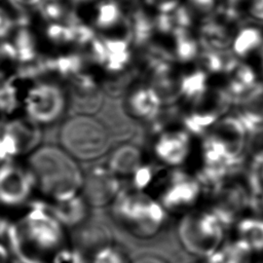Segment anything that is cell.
Instances as JSON below:
<instances>
[{
    "mask_svg": "<svg viewBox=\"0 0 263 263\" xmlns=\"http://www.w3.org/2000/svg\"><path fill=\"white\" fill-rule=\"evenodd\" d=\"M28 167L32 172L36 187L50 201L72 198L83 188L84 176L75 160L64 148L42 145L30 153Z\"/></svg>",
    "mask_w": 263,
    "mask_h": 263,
    "instance_id": "cell-1",
    "label": "cell"
},
{
    "mask_svg": "<svg viewBox=\"0 0 263 263\" xmlns=\"http://www.w3.org/2000/svg\"><path fill=\"white\" fill-rule=\"evenodd\" d=\"M115 220L139 238L155 236L165 223L167 212L145 191L122 189L112 203Z\"/></svg>",
    "mask_w": 263,
    "mask_h": 263,
    "instance_id": "cell-2",
    "label": "cell"
},
{
    "mask_svg": "<svg viewBox=\"0 0 263 263\" xmlns=\"http://www.w3.org/2000/svg\"><path fill=\"white\" fill-rule=\"evenodd\" d=\"M225 228L209 209L195 208L181 216L177 235L187 253L208 259L224 245Z\"/></svg>",
    "mask_w": 263,
    "mask_h": 263,
    "instance_id": "cell-3",
    "label": "cell"
},
{
    "mask_svg": "<svg viewBox=\"0 0 263 263\" xmlns=\"http://www.w3.org/2000/svg\"><path fill=\"white\" fill-rule=\"evenodd\" d=\"M59 140L75 159L95 160L103 156L109 147V135L105 125L87 114L74 115L62 124Z\"/></svg>",
    "mask_w": 263,
    "mask_h": 263,
    "instance_id": "cell-4",
    "label": "cell"
},
{
    "mask_svg": "<svg viewBox=\"0 0 263 263\" xmlns=\"http://www.w3.org/2000/svg\"><path fill=\"white\" fill-rule=\"evenodd\" d=\"M234 100L224 85L211 84L197 99L186 103L181 116L182 127L193 137H202L220 118L230 113Z\"/></svg>",
    "mask_w": 263,
    "mask_h": 263,
    "instance_id": "cell-5",
    "label": "cell"
},
{
    "mask_svg": "<svg viewBox=\"0 0 263 263\" xmlns=\"http://www.w3.org/2000/svg\"><path fill=\"white\" fill-rule=\"evenodd\" d=\"M239 175L227 178L204 190L208 196L206 209L225 227L234 226L251 210V193L246 175Z\"/></svg>",
    "mask_w": 263,
    "mask_h": 263,
    "instance_id": "cell-6",
    "label": "cell"
},
{
    "mask_svg": "<svg viewBox=\"0 0 263 263\" xmlns=\"http://www.w3.org/2000/svg\"><path fill=\"white\" fill-rule=\"evenodd\" d=\"M23 107L26 116L39 125L59 120L67 107L65 90L55 82L35 80L25 89Z\"/></svg>",
    "mask_w": 263,
    "mask_h": 263,
    "instance_id": "cell-7",
    "label": "cell"
},
{
    "mask_svg": "<svg viewBox=\"0 0 263 263\" xmlns=\"http://www.w3.org/2000/svg\"><path fill=\"white\" fill-rule=\"evenodd\" d=\"M204 188L195 174L173 168L161 179L158 201L166 212L185 214L196 208Z\"/></svg>",
    "mask_w": 263,
    "mask_h": 263,
    "instance_id": "cell-8",
    "label": "cell"
},
{
    "mask_svg": "<svg viewBox=\"0 0 263 263\" xmlns=\"http://www.w3.org/2000/svg\"><path fill=\"white\" fill-rule=\"evenodd\" d=\"M35 186V178L29 167L13 161L0 164V204L7 208L24 204Z\"/></svg>",
    "mask_w": 263,
    "mask_h": 263,
    "instance_id": "cell-9",
    "label": "cell"
},
{
    "mask_svg": "<svg viewBox=\"0 0 263 263\" xmlns=\"http://www.w3.org/2000/svg\"><path fill=\"white\" fill-rule=\"evenodd\" d=\"M192 137L184 127L162 129L153 143L156 159L168 167H181L191 156Z\"/></svg>",
    "mask_w": 263,
    "mask_h": 263,
    "instance_id": "cell-10",
    "label": "cell"
},
{
    "mask_svg": "<svg viewBox=\"0 0 263 263\" xmlns=\"http://www.w3.org/2000/svg\"><path fill=\"white\" fill-rule=\"evenodd\" d=\"M121 190L119 177L108 165H95L84 176L83 197L92 206L102 208L112 204Z\"/></svg>",
    "mask_w": 263,
    "mask_h": 263,
    "instance_id": "cell-11",
    "label": "cell"
},
{
    "mask_svg": "<svg viewBox=\"0 0 263 263\" xmlns=\"http://www.w3.org/2000/svg\"><path fill=\"white\" fill-rule=\"evenodd\" d=\"M229 22L219 13L206 16L199 28L198 39L202 48L217 51L231 50L235 33Z\"/></svg>",
    "mask_w": 263,
    "mask_h": 263,
    "instance_id": "cell-12",
    "label": "cell"
},
{
    "mask_svg": "<svg viewBox=\"0 0 263 263\" xmlns=\"http://www.w3.org/2000/svg\"><path fill=\"white\" fill-rule=\"evenodd\" d=\"M126 106L133 117L156 122L164 105L159 95L150 84H143L130 91L126 100Z\"/></svg>",
    "mask_w": 263,
    "mask_h": 263,
    "instance_id": "cell-13",
    "label": "cell"
},
{
    "mask_svg": "<svg viewBox=\"0 0 263 263\" xmlns=\"http://www.w3.org/2000/svg\"><path fill=\"white\" fill-rule=\"evenodd\" d=\"M260 77L255 69L246 61L238 60L224 75L223 85L234 100L241 98L260 82Z\"/></svg>",
    "mask_w": 263,
    "mask_h": 263,
    "instance_id": "cell-14",
    "label": "cell"
},
{
    "mask_svg": "<svg viewBox=\"0 0 263 263\" xmlns=\"http://www.w3.org/2000/svg\"><path fill=\"white\" fill-rule=\"evenodd\" d=\"M235 114L242 120L249 132L263 126V81L235 101Z\"/></svg>",
    "mask_w": 263,
    "mask_h": 263,
    "instance_id": "cell-15",
    "label": "cell"
},
{
    "mask_svg": "<svg viewBox=\"0 0 263 263\" xmlns=\"http://www.w3.org/2000/svg\"><path fill=\"white\" fill-rule=\"evenodd\" d=\"M142 151L133 144L118 146L110 155L108 166L119 178L132 177L133 174L143 164Z\"/></svg>",
    "mask_w": 263,
    "mask_h": 263,
    "instance_id": "cell-16",
    "label": "cell"
},
{
    "mask_svg": "<svg viewBox=\"0 0 263 263\" xmlns=\"http://www.w3.org/2000/svg\"><path fill=\"white\" fill-rule=\"evenodd\" d=\"M4 125L16 138L23 154L32 153L40 146L42 138L40 125L27 116L9 119Z\"/></svg>",
    "mask_w": 263,
    "mask_h": 263,
    "instance_id": "cell-17",
    "label": "cell"
},
{
    "mask_svg": "<svg viewBox=\"0 0 263 263\" xmlns=\"http://www.w3.org/2000/svg\"><path fill=\"white\" fill-rule=\"evenodd\" d=\"M48 204L65 228L78 226L87 217V201L80 194L66 200L50 201Z\"/></svg>",
    "mask_w": 263,
    "mask_h": 263,
    "instance_id": "cell-18",
    "label": "cell"
},
{
    "mask_svg": "<svg viewBox=\"0 0 263 263\" xmlns=\"http://www.w3.org/2000/svg\"><path fill=\"white\" fill-rule=\"evenodd\" d=\"M233 227L235 238L246 243L253 253L263 252V216L247 214Z\"/></svg>",
    "mask_w": 263,
    "mask_h": 263,
    "instance_id": "cell-19",
    "label": "cell"
},
{
    "mask_svg": "<svg viewBox=\"0 0 263 263\" xmlns=\"http://www.w3.org/2000/svg\"><path fill=\"white\" fill-rule=\"evenodd\" d=\"M263 49V30L256 26H245L235 33L231 51L239 60L246 61Z\"/></svg>",
    "mask_w": 263,
    "mask_h": 263,
    "instance_id": "cell-20",
    "label": "cell"
},
{
    "mask_svg": "<svg viewBox=\"0 0 263 263\" xmlns=\"http://www.w3.org/2000/svg\"><path fill=\"white\" fill-rule=\"evenodd\" d=\"M107 49L104 69L112 74L122 72L132 60V52L128 47V40L121 37L103 38Z\"/></svg>",
    "mask_w": 263,
    "mask_h": 263,
    "instance_id": "cell-21",
    "label": "cell"
},
{
    "mask_svg": "<svg viewBox=\"0 0 263 263\" xmlns=\"http://www.w3.org/2000/svg\"><path fill=\"white\" fill-rule=\"evenodd\" d=\"M174 38L173 54L175 61L182 64L197 61L202 50V46L198 37H194L190 29L178 28L172 34Z\"/></svg>",
    "mask_w": 263,
    "mask_h": 263,
    "instance_id": "cell-22",
    "label": "cell"
},
{
    "mask_svg": "<svg viewBox=\"0 0 263 263\" xmlns=\"http://www.w3.org/2000/svg\"><path fill=\"white\" fill-rule=\"evenodd\" d=\"M212 84L211 76L200 67L181 74V101L185 104L201 96Z\"/></svg>",
    "mask_w": 263,
    "mask_h": 263,
    "instance_id": "cell-23",
    "label": "cell"
},
{
    "mask_svg": "<svg viewBox=\"0 0 263 263\" xmlns=\"http://www.w3.org/2000/svg\"><path fill=\"white\" fill-rule=\"evenodd\" d=\"M239 59L231 50L217 51L202 48L199 57V67L210 76H223Z\"/></svg>",
    "mask_w": 263,
    "mask_h": 263,
    "instance_id": "cell-24",
    "label": "cell"
},
{
    "mask_svg": "<svg viewBox=\"0 0 263 263\" xmlns=\"http://www.w3.org/2000/svg\"><path fill=\"white\" fill-rule=\"evenodd\" d=\"M23 78L17 74L9 76L0 82V113L11 115L23 105L24 92L22 90Z\"/></svg>",
    "mask_w": 263,
    "mask_h": 263,
    "instance_id": "cell-25",
    "label": "cell"
},
{
    "mask_svg": "<svg viewBox=\"0 0 263 263\" xmlns=\"http://www.w3.org/2000/svg\"><path fill=\"white\" fill-rule=\"evenodd\" d=\"M253 254L246 243L234 238L225 241L218 252L205 260L206 263H250Z\"/></svg>",
    "mask_w": 263,
    "mask_h": 263,
    "instance_id": "cell-26",
    "label": "cell"
},
{
    "mask_svg": "<svg viewBox=\"0 0 263 263\" xmlns=\"http://www.w3.org/2000/svg\"><path fill=\"white\" fill-rule=\"evenodd\" d=\"M126 20L129 27L132 42L136 46L148 45L155 29L154 21H152L142 9L134 11Z\"/></svg>",
    "mask_w": 263,
    "mask_h": 263,
    "instance_id": "cell-27",
    "label": "cell"
},
{
    "mask_svg": "<svg viewBox=\"0 0 263 263\" xmlns=\"http://www.w3.org/2000/svg\"><path fill=\"white\" fill-rule=\"evenodd\" d=\"M13 46L16 51L17 61L22 65L31 64L39 59L34 37L26 28H21L17 31Z\"/></svg>",
    "mask_w": 263,
    "mask_h": 263,
    "instance_id": "cell-28",
    "label": "cell"
},
{
    "mask_svg": "<svg viewBox=\"0 0 263 263\" xmlns=\"http://www.w3.org/2000/svg\"><path fill=\"white\" fill-rule=\"evenodd\" d=\"M122 13L116 1H103L99 4L96 25L103 30L116 27L122 21Z\"/></svg>",
    "mask_w": 263,
    "mask_h": 263,
    "instance_id": "cell-29",
    "label": "cell"
},
{
    "mask_svg": "<svg viewBox=\"0 0 263 263\" xmlns=\"http://www.w3.org/2000/svg\"><path fill=\"white\" fill-rule=\"evenodd\" d=\"M249 133L246 160L250 166H257L263 163V126Z\"/></svg>",
    "mask_w": 263,
    "mask_h": 263,
    "instance_id": "cell-30",
    "label": "cell"
},
{
    "mask_svg": "<svg viewBox=\"0 0 263 263\" xmlns=\"http://www.w3.org/2000/svg\"><path fill=\"white\" fill-rule=\"evenodd\" d=\"M91 263H129V259L122 249L109 243L95 252Z\"/></svg>",
    "mask_w": 263,
    "mask_h": 263,
    "instance_id": "cell-31",
    "label": "cell"
},
{
    "mask_svg": "<svg viewBox=\"0 0 263 263\" xmlns=\"http://www.w3.org/2000/svg\"><path fill=\"white\" fill-rule=\"evenodd\" d=\"M155 176L153 166L143 163L130 177L132 188L139 191H145L153 183Z\"/></svg>",
    "mask_w": 263,
    "mask_h": 263,
    "instance_id": "cell-32",
    "label": "cell"
},
{
    "mask_svg": "<svg viewBox=\"0 0 263 263\" xmlns=\"http://www.w3.org/2000/svg\"><path fill=\"white\" fill-rule=\"evenodd\" d=\"M50 263H86V258L78 248L63 247L52 256Z\"/></svg>",
    "mask_w": 263,
    "mask_h": 263,
    "instance_id": "cell-33",
    "label": "cell"
},
{
    "mask_svg": "<svg viewBox=\"0 0 263 263\" xmlns=\"http://www.w3.org/2000/svg\"><path fill=\"white\" fill-rule=\"evenodd\" d=\"M48 38L57 44H68L73 43V36L71 28L66 25L53 24L47 29Z\"/></svg>",
    "mask_w": 263,
    "mask_h": 263,
    "instance_id": "cell-34",
    "label": "cell"
},
{
    "mask_svg": "<svg viewBox=\"0 0 263 263\" xmlns=\"http://www.w3.org/2000/svg\"><path fill=\"white\" fill-rule=\"evenodd\" d=\"M189 7L206 16L215 14L223 5L221 0H188Z\"/></svg>",
    "mask_w": 263,
    "mask_h": 263,
    "instance_id": "cell-35",
    "label": "cell"
},
{
    "mask_svg": "<svg viewBox=\"0 0 263 263\" xmlns=\"http://www.w3.org/2000/svg\"><path fill=\"white\" fill-rule=\"evenodd\" d=\"M146 2L156 7L159 12H172L181 5L180 0H146Z\"/></svg>",
    "mask_w": 263,
    "mask_h": 263,
    "instance_id": "cell-36",
    "label": "cell"
},
{
    "mask_svg": "<svg viewBox=\"0 0 263 263\" xmlns=\"http://www.w3.org/2000/svg\"><path fill=\"white\" fill-rule=\"evenodd\" d=\"M13 25V20L9 13L6 10L0 8V38L8 35Z\"/></svg>",
    "mask_w": 263,
    "mask_h": 263,
    "instance_id": "cell-37",
    "label": "cell"
},
{
    "mask_svg": "<svg viewBox=\"0 0 263 263\" xmlns=\"http://www.w3.org/2000/svg\"><path fill=\"white\" fill-rule=\"evenodd\" d=\"M248 12L253 20L263 22V0H251Z\"/></svg>",
    "mask_w": 263,
    "mask_h": 263,
    "instance_id": "cell-38",
    "label": "cell"
},
{
    "mask_svg": "<svg viewBox=\"0 0 263 263\" xmlns=\"http://www.w3.org/2000/svg\"><path fill=\"white\" fill-rule=\"evenodd\" d=\"M133 263H168L164 258L153 255V254H144L137 257Z\"/></svg>",
    "mask_w": 263,
    "mask_h": 263,
    "instance_id": "cell-39",
    "label": "cell"
},
{
    "mask_svg": "<svg viewBox=\"0 0 263 263\" xmlns=\"http://www.w3.org/2000/svg\"><path fill=\"white\" fill-rule=\"evenodd\" d=\"M248 171L255 176V178L258 180V182L263 187V163L260 164V165H257V166H250L249 165Z\"/></svg>",
    "mask_w": 263,
    "mask_h": 263,
    "instance_id": "cell-40",
    "label": "cell"
},
{
    "mask_svg": "<svg viewBox=\"0 0 263 263\" xmlns=\"http://www.w3.org/2000/svg\"><path fill=\"white\" fill-rule=\"evenodd\" d=\"M0 263H9V251L2 241H0Z\"/></svg>",
    "mask_w": 263,
    "mask_h": 263,
    "instance_id": "cell-41",
    "label": "cell"
},
{
    "mask_svg": "<svg viewBox=\"0 0 263 263\" xmlns=\"http://www.w3.org/2000/svg\"><path fill=\"white\" fill-rule=\"evenodd\" d=\"M257 72L259 74L260 80L263 81V49L259 53V62H258V69Z\"/></svg>",
    "mask_w": 263,
    "mask_h": 263,
    "instance_id": "cell-42",
    "label": "cell"
},
{
    "mask_svg": "<svg viewBox=\"0 0 263 263\" xmlns=\"http://www.w3.org/2000/svg\"><path fill=\"white\" fill-rule=\"evenodd\" d=\"M89 1H91V0H72V2H73V3H75V4L85 3V2H89Z\"/></svg>",
    "mask_w": 263,
    "mask_h": 263,
    "instance_id": "cell-43",
    "label": "cell"
},
{
    "mask_svg": "<svg viewBox=\"0 0 263 263\" xmlns=\"http://www.w3.org/2000/svg\"><path fill=\"white\" fill-rule=\"evenodd\" d=\"M228 3H230V4H233V5H235L236 3H238V2H241V1H243V0H226Z\"/></svg>",
    "mask_w": 263,
    "mask_h": 263,
    "instance_id": "cell-44",
    "label": "cell"
},
{
    "mask_svg": "<svg viewBox=\"0 0 263 263\" xmlns=\"http://www.w3.org/2000/svg\"><path fill=\"white\" fill-rule=\"evenodd\" d=\"M121 1H124V2H136L138 0H121Z\"/></svg>",
    "mask_w": 263,
    "mask_h": 263,
    "instance_id": "cell-45",
    "label": "cell"
},
{
    "mask_svg": "<svg viewBox=\"0 0 263 263\" xmlns=\"http://www.w3.org/2000/svg\"><path fill=\"white\" fill-rule=\"evenodd\" d=\"M0 221H1V218H0Z\"/></svg>",
    "mask_w": 263,
    "mask_h": 263,
    "instance_id": "cell-46",
    "label": "cell"
}]
</instances>
